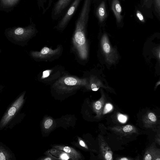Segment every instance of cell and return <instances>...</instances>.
Instances as JSON below:
<instances>
[{
  "label": "cell",
  "instance_id": "d4e9b609",
  "mask_svg": "<svg viewBox=\"0 0 160 160\" xmlns=\"http://www.w3.org/2000/svg\"><path fill=\"white\" fill-rule=\"evenodd\" d=\"M79 144L81 146L86 149H88L85 143L81 139H79Z\"/></svg>",
  "mask_w": 160,
  "mask_h": 160
},
{
  "label": "cell",
  "instance_id": "44dd1931",
  "mask_svg": "<svg viewBox=\"0 0 160 160\" xmlns=\"http://www.w3.org/2000/svg\"><path fill=\"white\" fill-rule=\"evenodd\" d=\"M136 16L138 19H139L142 22H144V17L140 11H137Z\"/></svg>",
  "mask_w": 160,
  "mask_h": 160
},
{
  "label": "cell",
  "instance_id": "7402d4cb",
  "mask_svg": "<svg viewBox=\"0 0 160 160\" xmlns=\"http://www.w3.org/2000/svg\"><path fill=\"white\" fill-rule=\"evenodd\" d=\"M24 32L23 29L22 28H19L16 29L14 31L15 34L18 35L22 34Z\"/></svg>",
  "mask_w": 160,
  "mask_h": 160
},
{
  "label": "cell",
  "instance_id": "8992f818",
  "mask_svg": "<svg viewBox=\"0 0 160 160\" xmlns=\"http://www.w3.org/2000/svg\"><path fill=\"white\" fill-rule=\"evenodd\" d=\"M71 1L72 0H58L52 10V18L54 20H56L59 18Z\"/></svg>",
  "mask_w": 160,
  "mask_h": 160
},
{
  "label": "cell",
  "instance_id": "5b68a950",
  "mask_svg": "<svg viewBox=\"0 0 160 160\" xmlns=\"http://www.w3.org/2000/svg\"><path fill=\"white\" fill-rule=\"evenodd\" d=\"M61 52L60 48L53 50L47 47L43 48L40 52H34L33 56L42 60H46L51 59L54 56L59 55Z\"/></svg>",
  "mask_w": 160,
  "mask_h": 160
},
{
  "label": "cell",
  "instance_id": "d6986e66",
  "mask_svg": "<svg viewBox=\"0 0 160 160\" xmlns=\"http://www.w3.org/2000/svg\"><path fill=\"white\" fill-rule=\"evenodd\" d=\"M67 154H62L60 156V158L62 159H71L72 160H74V158L71 156L66 153Z\"/></svg>",
  "mask_w": 160,
  "mask_h": 160
},
{
  "label": "cell",
  "instance_id": "4316f807",
  "mask_svg": "<svg viewBox=\"0 0 160 160\" xmlns=\"http://www.w3.org/2000/svg\"><path fill=\"white\" fill-rule=\"evenodd\" d=\"M119 159L120 160H128L129 159L126 157H123L120 159Z\"/></svg>",
  "mask_w": 160,
  "mask_h": 160
},
{
  "label": "cell",
  "instance_id": "cb8c5ba5",
  "mask_svg": "<svg viewBox=\"0 0 160 160\" xmlns=\"http://www.w3.org/2000/svg\"><path fill=\"white\" fill-rule=\"evenodd\" d=\"M49 152L51 153L52 154L54 155H57L58 153H59V150H58V149L55 148L52 149Z\"/></svg>",
  "mask_w": 160,
  "mask_h": 160
},
{
  "label": "cell",
  "instance_id": "4fadbf2b",
  "mask_svg": "<svg viewBox=\"0 0 160 160\" xmlns=\"http://www.w3.org/2000/svg\"><path fill=\"white\" fill-rule=\"evenodd\" d=\"M96 80L95 79L92 78L90 80V86L91 89L93 91H97L99 89L98 87V84H99V81H96Z\"/></svg>",
  "mask_w": 160,
  "mask_h": 160
},
{
  "label": "cell",
  "instance_id": "e0dca14e",
  "mask_svg": "<svg viewBox=\"0 0 160 160\" xmlns=\"http://www.w3.org/2000/svg\"><path fill=\"white\" fill-rule=\"evenodd\" d=\"M134 129L133 126L131 125H127L122 128L123 131L125 133H130L133 132Z\"/></svg>",
  "mask_w": 160,
  "mask_h": 160
},
{
  "label": "cell",
  "instance_id": "52a82bcc",
  "mask_svg": "<svg viewBox=\"0 0 160 160\" xmlns=\"http://www.w3.org/2000/svg\"><path fill=\"white\" fill-rule=\"evenodd\" d=\"M53 148L64 151L73 157L74 160H79L81 158V156L79 153L70 147L62 145H55Z\"/></svg>",
  "mask_w": 160,
  "mask_h": 160
},
{
  "label": "cell",
  "instance_id": "7a4b0ae2",
  "mask_svg": "<svg viewBox=\"0 0 160 160\" xmlns=\"http://www.w3.org/2000/svg\"><path fill=\"white\" fill-rule=\"evenodd\" d=\"M86 23L83 20L77 22L73 39L74 45L79 57L84 60L88 56V49L85 37Z\"/></svg>",
  "mask_w": 160,
  "mask_h": 160
},
{
  "label": "cell",
  "instance_id": "3957f363",
  "mask_svg": "<svg viewBox=\"0 0 160 160\" xmlns=\"http://www.w3.org/2000/svg\"><path fill=\"white\" fill-rule=\"evenodd\" d=\"M82 1V0H74L63 17L58 24L56 28L58 30H63L66 27Z\"/></svg>",
  "mask_w": 160,
  "mask_h": 160
},
{
  "label": "cell",
  "instance_id": "ffe728a7",
  "mask_svg": "<svg viewBox=\"0 0 160 160\" xmlns=\"http://www.w3.org/2000/svg\"><path fill=\"white\" fill-rule=\"evenodd\" d=\"M156 10L157 12L160 14V0H155Z\"/></svg>",
  "mask_w": 160,
  "mask_h": 160
},
{
  "label": "cell",
  "instance_id": "603a6c76",
  "mask_svg": "<svg viewBox=\"0 0 160 160\" xmlns=\"http://www.w3.org/2000/svg\"><path fill=\"white\" fill-rule=\"evenodd\" d=\"M118 120L121 122L124 123L126 121L127 118L126 116L120 114L118 116Z\"/></svg>",
  "mask_w": 160,
  "mask_h": 160
},
{
  "label": "cell",
  "instance_id": "7c38bea8",
  "mask_svg": "<svg viewBox=\"0 0 160 160\" xmlns=\"http://www.w3.org/2000/svg\"><path fill=\"white\" fill-rule=\"evenodd\" d=\"M103 98H102L93 103V108L94 110L97 113V115H100L102 110L103 108L104 102Z\"/></svg>",
  "mask_w": 160,
  "mask_h": 160
},
{
  "label": "cell",
  "instance_id": "9c48e42d",
  "mask_svg": "<svg viewBox=\"0 0 160 160\" xmlns=\"http://www.w3.org/2000/svg\"><path fill=\"white\" fill-rule=\"evenodd\" d=\"M103 51L107 57L111 55L113 52L112 49L109 43L108 38L106 35H103L101 41Z\"/></svg>",
  "mask_w": 160,
  "mask_h": 160
},
{
  "label": "cell",
  "instance_id": "ba28073f",
  "mask_svg": "<svg viewBox=\"0 0 160 160\" xmlns=\"http://www.w3.org/2000/svg\"><path fill=\"white\" fill-rule=\"evenodd\" d=\"M112 8L117 22H120L122 18L121 15L122 7L118 0H113Z\"/></svg>",
  "mask_w": 160,
  "mask_h": 160
},
{
  "label": "cell",
  "instance_id": "9a60e30c",
  "mask_svg": "<svg viewBox=\"0 0 160 160\" xmlns=\"http://www.w3.org/2000/svg\"><path fill=\"white\" fill-rule=\"evenodd\" d=\"M53 123V120L52 119L48 118L45 121L43 126L45 129H48L52 126Z\"/></svg>",
  "mask_w": 160,
  "mask_h": 160
},
{
  "label": "cell",
  "instance_id": "ac0fdd59",
  "mask_svg": "<svg viewBox=\"0 0 160 160\" xmlns=\"http://www.w3.org/2000/svg\"><path fill=\"white\" fill-rule=\"evenodd\" d=\"M112 109L113 106L111 104L109 103L106 104L104 108L103 114H107L112 110Z\"/></svg>",
  "mask_w": 160,
  "mask_h": 160
},
{
  "label": "cell",
  "instance_id": "30bf717a",
  "mask_svg": "<svg viewBox=\"0 0 160 160\" xmlns=\"http://www.w3.org/2000/svg\"><path fill=\"white\" fill-rule=\"evenodd\" d=\"M102 151L105 159L107 160H111L112 158V152L111 149L105 143L101 145Z\"/></svg>",
  "mask_w": 160,
  "mask_h": 160
},
{
  "label": "cell",
  "instance_id": "2e32d148",
  "mask_svg": "<svg viewBox=\"0 0 160 160\" xmlns=\"http://www.w3.org/2000/svg\"><path fill=\"white\" fill-rule=\"evenodd\" d=\"M148 121L152 123H155L157 121L156 115L153 113H149L147 116Z\"/></svg>",
  "mask_w": 160,
  "mask_h": 160
},
{
  "label": "cell",
  "instance_id": "83f0119b",
  "mask_svg": "<svg viewBox=\"0 0 160 160\" xmlns=\"http://www.w3.org/2000/svg\"><path fill=\"white\" fill-rule=\"evenodd\" d=\"M160 84V81H159L156 84V86L157 87L158 85Z\"/></svg>",
  "mask_w": 160,
  "mask_h": 160
},
{
  "label": "cell",
  "instance_id": "484cf974",
  "mask_svg": "<svg viewBox=\"0 0 160 160\" xmlns=\"http://www.w3.org/2000/svg\"><path fill=\"white\" fill-rule=\"evenodd\" d=\"M41 159L43 160H52L54 159H54V158L51 157V156H49L48 157H46L45 158L42 159Z\"/></svg>",
  "mask_w": 160,
  "mask_h": 160
},
{
  "label": "cell",
  "instance_id": "8fae6325",
  "mask_svg": "<svg viewBox=\"0 0 160 160\" xmlns=\"http://www.w3.org/2000/svg\"><path fill=\"white\" fill-rule=\"evenodd\" d=\"M97 14L100 22L103 21L106 18V13L104 2L102 3L98 7L97 11Z\"/></svg>",
  "mask_w": 160,
  "mask_h": 160
},
{
  "label": "cell",
  "instance_id": "6da1fadb",
  "mask_svg": "<svg viewBox=\"0 0 160 160\" xmlns=\"http://www.w3.org/2000/svg\"><path fill=\"white\" fill-rule=\"evenodd\" d=\"M88 85V82L87 79L66 76L58 80L54 84L53 87L58 92L69 93Z\"/></svg>",
  "mask_w": 160,
  "mask_h": 160
},
{
  "label": "cell",
  "instance_id": "5bb4252c",
  "mask_svg": "<svg viewBox=\"0 0 160 160\" xmlns=\"http://www.w3.org/2000/svg\"><path fill=\"white\" fill-rule=\"evenodd\" d=\"M10 156L8 153L4 149H0V160H5L8 159Z\"/></svg>",
  "mask_w": 160,
  "mask_h": 160
},
{
  "label": "cell",
  "instance_id": "277c9868",
  "mask_svg": "<svg viewBox=\"0 0 160 160\" xmlns=\"http://www.w3.org/2000/svg\"><path fill=\"white\" fill-rule=\"evenodd\" d=\"M24 102L23 97H20L12 104L8 109L0 123V128H3L13 118Z\"/></svg>",
  "mask_w": 160,
  "mask_h": 160
}]
</instances>
